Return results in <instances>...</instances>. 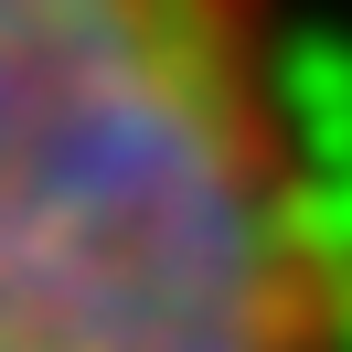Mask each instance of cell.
<instances>
[{"label": "cell", "mask_w": 352, "mask_h": 352, "mask_svg": "<svg viewBox=\"0 0 352 352\" xmlns=\"http://www.w3.org/2000/svg\"><path fill=\"white\" fill-rule=\"evenodd\" d=\"M0 352H352L299 0H0Z\"/></svg>", "instance_id": "cell-1"}]
</instances>
